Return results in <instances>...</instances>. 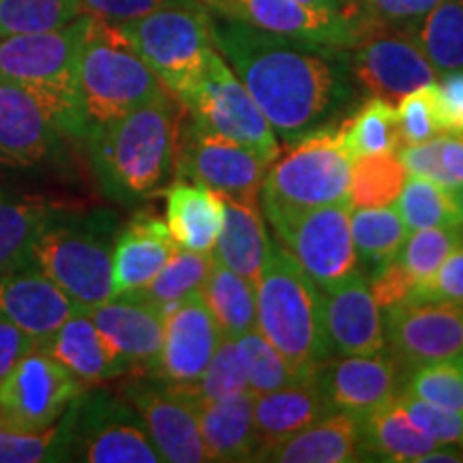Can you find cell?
I'll return each instance as SVG.
<instances>
[{
  "label": "cell",
  "mask_w": 463,
  "mask_h": 463,
  "mask_svg": "<svg viewBox=\"0 0 463 463\" xmlns=\"http://www.w3.org/2000/svg\"><path fill=\"white\" fill-rule=\"evenodd\" d=\"M213 43L283 142L328 125L354 97L347 50L297 42L211 14Z\"/></svg>",
  "instance_id": "cell-1"
},
{
  "label": "cell",
  "mask_w": 463,
  "mask_h": 463,
  "mask_svg": "<svg viewBox=\"0 0 463 463\" xmlns=\"http://www.w3.org/2000/svg\"><path fill=\"white\" fill-rule=\"evenodd\" d=\"M176 103L165 92L86 137L92 172L109 200H142L172 176L181 133Z\"/></svg>",
  "instance_id": "cell-2"
},
{
  "label": "cell",
  "mask_w": 463,
  "mask_h": 463,
  "mask_svg": "<svg viewBox=\"0 0 463 463\" xmlns=\"http://www.w3.org/2000/svg\"><path fill=\"white\" fill-rule=\"evenodd\" d=\"M256 311L258 331L300 380H309L317 364L333 354L324 333L320 288L273 239L256 288Z\"/></svg>",
  "instance_id": "cell-3"
},
{
  "label": "cell",
  "mask_w": 463,
  "mask_h": 463,
  "mask_svg": "<svg viewBox=\"0 0 463 463\" xmlns=\"http://www.w3.org/2000/svg\"><path fill=\"white\" fill-rule=\"evenodd\" d=\"M86 26L89 14H82L54 31L11 34L0 42V80L37 92L58 133L82 142L89 127L78 95V61Z\"/></svg>",
  "instance_id": "cell-4"
},
{
  "label": "cell",
  "mask_w": 463,
  "mask_h": 463,
  "mask_svg": "<svg viewBox=\"0 0 463 463\" xmlns=\"http://www.w3.org/2000/svg\"><path fill=\"white\" fill-rule=\"evenodd\" d=\"M112 213L56 208L33 245L31 264L50 277L82 309L114 297Z\"/></svg>",
  "instance_id": "cell-5"
},
{
  "label": "cell",
  "mask_w": 463,
  "mask_h": 463,
  "mask_svg": "<svg viewBox=\"0 0 463 463\" xmlns=\"http://www.w3.org/2000/svg\"><path fill=\"white\" fill-rule=\"evenodd\" d=\"M165 92L120 28L89 15L78 61V95L89 136Z\"/></svg>",
  "instance_id": "cell-6"
},
{
  "label": "cell",
  "mask_w": 463,
  "mask_h": 463,
  "mask_svg": "<svg viewBox=\"0 0 463 463\" xmlns=\"http://www.w3.org/2000/svg\"><path fill=\"white\" fill-rule=\"evenodd\" d=\"M164 89L183 103L198 84L213 43L211 9L202 0H172L116 24Z\"/></svg>",
  "instance_id": "cell-7"
},
{
  "label": "cell",
  "mask_w": 463,
  "mask_h": 463,
  "mask_svg": "<svg viewBox=\"0 0 463 463\" xmlns=\"http://www.w3.org/2000/svg\"><path fill=\"white\" fill-rule=\"evenodd\" d=\"M273 164L260 191L270 225L347 200L352 159L341 146L337 129H320L300 137Z\"/></svg>",
  "instance_id": "cell-8"
},
{
  "label": "cell",
  "mask_w": 463,
  "mask_h": 463,
  "mask_svg": "<svg viewBox=\"0 0 463 463\" xmlns=\"http://www.w3.org/2000/svg\"><path fill=\"white\" fill-rule=\"evenodd\" d=\"M69 425V461L159 463L140 414L112 391H82L65 412Z\"/></svg>",
  "instance_id": "cell-9"
},
{
  "label": "cell",
  "mask_w": 463,
  "mask_h": 463,
  "mask_svg": "<svg viewBox=\"0 0 463 463\" xmlns=\"http://www.w3.org/2000/svg\"><path fill=\"white\" fill-rule=\"evenodd\" d=\"M181 106L194 114L195 123L253 150L266 165L281 155L273 127L217 48L211 50L198 84Z\"/></svg>",
  "instance_id": "cell-10"
},
{
  "label": "cell",
  "mask_w": 463,
  "mask_h": 463,
  "mask_svg": "<svg viewBox=\"0 0 463 463\" xmlns=\"http://www.w3.org/2000/svg\"><path fill=\"white\" fill-rule=\"evenodd\" d=\"M350 202L311 208L273 223L283 247L297 258L300 269L320 289H328L358 273V256L352 241Z\"/></svg>",
  "instance_id": "cell-11"
},
{
  "label": "cell",
  "mask_w": 463,
  "mask_h": 463,
  "mask_svg": "<svg viewBox=\"0 0 463 463\" xmlns=\"http://www.w3.org/2000/svg\"><path fill=\"white\" fill-rule=\"evenodd\" d=\"M266 165L253 150L202 127L195 120L178 133L176 167L181 178L217 191L223 198L260 204Z\"/></svg>",
  "instance_id": "cell-12"
},
{
  "label": "cell",
  "mask_w": 463,
  "mask_h": 463,
  "mask_svg": "<svg viewBox=\"0 0 463 463\" xmlns=\"http://www.w3.org/2000/svg\"><path fill=\"white\" fill-rule=\"evenodd\" d=\"M84 386L42 347H34L0 380V427L43 431L54 425Z\"/></svg>",
  "instance_id": "cell-13"
},
{
  "label": "cell",
  "mask_w": 463,
  "mask_h": 463,
  "mask_svg": "<svg viewBox=\"0 0 463 463\" xmlns=\"http://www.w3.org/2000/svg\"><path fill=\"white\" fill-rule=\"evenodd\" d=\"M208 9L247 22L260 31L281 34L335 50H352L364 31V15L356 11H331L298 0H204Z\"/></svg>",
  "instance_id": "cell-14"
},
{
  "label": "cell",
  "mask_w": 463,
  "mask_h": 463,
  "mask_svg": "<svg viewBox=\"0 0 463 463\" xmlns=\"http://www.w3.org/2000/svg\"><path fill=\"white\" fill-rule=\"evenodd\" d=\"M386 350L405 375L463 354V303L408 300L386 309Z\"/></svg>",
  "instance_id": "cell-15"
},
{
  "label": "cell",
  "mask_w": 463,
  "mask_h": 463,
  "mask_svg": "<svg viewBox=\"0 0 463 463\" xmlns=\"http://www.w3.org/2000/svg\"><path fill=\"white\" fill-rule=\"evenodd\" d=\"M364 31L350 52V69L372 97L399 101L420 86L438 82V71L412 33L375 26L364 17Z\"/></svg>",
  "instance_id": "cell-16"
},
{
  "label": "cell",
  "mask_w": 463,
  "mask_h": 463,
  "mask_svg": "<svg viewBox=\"0 0 463 463\" xmlns=\"http://www.w3.org/2000/svg\"><path fill=\"white\" fill-rule=\"evenodd\" d=\"M120 395L140 414L161 459L170 463L208 461L194 405L181 386L137 375L125 382Z\"/></svg>",
  "instance_id": "cell-17"
},
{
  "label": "cell",
  "mask_w": 463,
  "mask_h": 463,
  "mask_svg": "<svg viewBox=\"0 0 463 463\" xmlns=\"http://www.w3.org/2000/svg\"><path fill=\"white\" fill-rule=\"evenodd\" d=\"M223 335L208 309L202 289L165 311L164 345L155 378L189 386L200 380L222 344Z\"/></svg>",
  "instance_id": "cell-18"
},
{
  "label": "cell",
  "mask_w": 463,
  "mask_h": 463,
  "mask_svg": "<svg viewBox=\"0 0 463 463\" xmlns=\"http://www.w3.org/2000/svg\"><path fill=\"white\" fill-rule=\"evenodd\" d=\"M311 378L333 412H347L356 419L391 402L402 386V372L386 350L373 356H328Z\"/></svg>",
  "instance_id": "cell-19"
},
{
  "label": "cell",
  "mask_w": 463,
  "mask_h": 463,
  "mask_svg": "<svg viewBox=\"0 0 463 463\" xmlns=\"http://www.w3.org/2000/svg\"><path fill=\"white\" fill-rule=\"evenodd\" d=\"M322 322L331 352L341 356H373L386 350L384 316L363 270L337 286L320 289Z\"/></svg>",
  "instance_id": "cell-20"
},
{
  "label": "cell",
  "mask_w": 463,
  "mask_h": 463,
  "mask_svg": "<svg viewBox=\"0 0 463 463\" xmlns=\"http://www.w3.org/2000/svg\"><path fill=\"white\" fill-rule=\"evenodd\" d=\"M86 311L103 337L129 363L131 372L155 375L165 328V311L161 307L125 292Z\"/></svg>",
  "instance_id": "cell-21"
},
{
  "label": "cell",
  "mask_w": 463,
  "mask_h": 463,
  "mask_svg": "<svg viewBox=\"0 0 463 463\" xmlns=\"http://www.w3.org/2000/svg\"><path fill=\"white\" fill-rule=\"evenodd\" d=\"M61 133L42 97L28 86L0 80V161L31 167L54 153Z\"/></svg>",
  "instance_id": "cell-22"
},
{
  "label": "cell",
  "mask_w": 463,
  "mask_h": 463,
  "mask_svg": "<svg viewBox=\"0 0 463 463\" xmlns=\"http://www.w3.org/2000/svg\"><path fill=\"white\" fill-rule=\"evenodd\" d=\"M78 311L82 307L33 264L0 277V317L31 335L37 345Z\"/></svg>",
  "instance_id": "cell-23"
},
{
  "label": "cell",
  "mask_w": 463,
  "mask_h": 463,
  "mask_svg": "<svg viewBox=\"0 0 463 463\" xmlns=\"http://www.w3.org/2000/svg\"><path fill=\"white\" fill-rule=\"evenodd\" d=\"M37 347L56 358L84 389L131 372L129 363L103 337L86 309L73 314Z\"/></svg>",
  "instance_id": "cell-24"
},
{
  "label": "cell",
  "mask_w": 463,
  "mask_h": 463,
  "mask_svg": "<svg viewBox=\"0 0 463 463\" xmlns=\"http://www.w3.org/2000/svg\"><path fill=\"white\" fill-rule=\"evenodd\" d=\"M176 247V241L172 239L165 222L150 213H140L137 217H133L114 239V292H136V289L148 286L155 275L164 269Z\"/></svg>",
  "instance_id": "cell-25"
},
{
  "label": "cell",
  "mask_w": 463,
  "mask_h": 463,
  "mask_svg": "<svg viewBox=\"0 0 463 463\" xmlns=\"http://www.w3.org/2000/svg\"><path fill=\"white\" fill-rule=\"evenodd\" d=\"M331 412V405L326 403L314 378L256 395L253 397V422H256L260 438L256 461H260L266 450L281 444L283 439L297 436L298 431L307 430Z\"/></svg>",
  "instance_id": "cell-26"
},
{
  "label": "cell",
  "mask_w": 463,
  "mask_h": 463,
  "mask_svg": "<svg viewBox=\"0 0 463 463\" xmlns=\"http://www.w3.org/2000/svg\"><path fill=\"white\" fill-rule=\"evenodd\" d=\"M191 405L208 461H256L260 438L253 422L251 392L219 402H191Z\"/></svg>",
  "instance_id": "cell-27"
},
{
  "label": "cell",
  "mask_w": 463,
  "mask_h": 463,
  "mask_svg": "<svg viewBox=\"0 0 463 463\" xmlns=\"http://www.w3.org/2000/svg\"><path fill=\"white\" fill-rule=\"evenodd\" d=\"M361 419L347 412H331L297 436L283 439L260 457L279 463H347L363 459Z\"/></svg>",
  "instance_id": "cell-28"
},
{
  "label": "cell",
  "mask_w": 463,
  "mask_h": 463,
  "mask_svg": "<svg viewBox=\"0 0 463 463\" xmlns=\"http://www.w3.org/2000/svg\"><path fill=\"white\" fill-rule=\"evenodd\" d=\"M165 225L178 247L213 253L223 228V195L181 178L165 191Z\"/></svg>",
  "instance_id": "cell-29"
},
{
  "label": "cell",
  "mask_w": 463,
  "mask_h": 463,
  "mask_svg": "<svg viewBox=\"0 0 463 463\" xmlns=\"http://www.w3.org/2000/svg\"><path fill=\"white\" fill-rule=\"evenodd\" d=\"M269 247L260 204L223 198V228L213 247V258L258 288Z\"/></svg>",
  "instance_id": "cell-30"
},
{
  "label": "cell",
  "mask_w": 463,
  "mask_h": 463,
  "mask_svg": "<svg viewBox=\"0 0 463 463\" xmlns=\"http://www.w3.org/2000/svg\"><path fill=\"white\" fill-rule=\"evenodd\" d=\"M361 427L363 453L367 450L384 461L419 463L422 455L439 447L416 430L395 397L361 419Z\"/></svg>",
  "instance_id": "cell-31"
},
{
  "label": "cell",
  "mask_w": 463,
  "mask_h": 463,
  "mask_svg": "<svg viewBox=\"0 0 463 463\" xmlns=\"http://www.w3.org/2000/svg\"><path fill=\"white\" fill-rule=\"evenodd\" d=\"M56 208L43 200L0 191V277L31 266L34 241Z\"/></svg>",
  "instance_id": "cell-32"
},
{
  "label": "cell",
  "mask_w": 463,
  "mask_h": 463,
  "mask_svg": "<svg viewBox=\"0 0 463 463\" xmlns=\"http://www.w3.org/2000/svg\"><path fill=\"white\" fill-rule=\"evenodd\" d=\"M202 294L225 339H239L258 326L256 288L215 258L202 286Z\"/></svg>",
  "instance_id": "cell-33"
},
{
  "label": "cell",
  "mask_w": 463,
  "mask_h": 463,
  "mask_svg": "<svg viewBox=\"0 0 463 463\" xmlns=\"http://www.w3.org/2000/svg\"><path fill=\"white\" fill-rule=\"evenodd\" d=\"M337 133L341 146L352 161L402 148L397 108L382 97L364 101L361 109L339 127Z\"/></svg>",
  "instance_id": "cell-34"
},
{
  "label": "cell",
  "mask_w": 463,
  "mask_h": 463,
  "mask_svg": "<svg viewBox=\"0 0 463 463\" xmlns=\"http://www.w3.org/2000/svg\"><path fill=\"white\" fill-rule=\"evenodd\" d=\"M350 225L356 256L369 266V275L380 266L392 262L410 234L397 206L392 204L380 208H352Z\"/></svg>",
  "instance_id": "cell-35"
},
{
  "label": "cell",
  "mask_w": 463,
  "mask_h": 463,
  "mask_svg": "<svg viewBox=\"0 0 463 463\" xmlns=\"http://www.w3.org/2000/svg\"><path fill=\"white\" fill-rule=\"evenodd\" d=\"M412 37L438 75L463 71V0H439Z\"/></svg>",
  "instance_id": "cell-36"
},
{
  "label": "cell",
  "mask_w": 463,
  "mask_h": 463,
  "mask_svg": "<svg viewBox=\"0 0 463 463\" xmlns=\"http://www.w3.org/2000/svg\"><path fill=\"white\" fill-rule=\"evenodd\" d=\"M408 172L397 150L375 153L352 161L347 202L352 208H380L395 204Z\"/></svg>",
  "instance_id": "cell-37"
},
{
  "label": "cell",
  "mask_w": 463,
  "mask_h": 463,
  "mask_svg": "<svg viewBox=\"0 0 463 463\" xmlns=\"http://www.w3.org/2000/svg\"><path fill=\"white\" fill-rule=\"evenodd\" d=\"M397 211L408 232L427 228H457V206L453 189L430 178L408 174L402 194L397 198Z\"/></svg>",
  "instance_id": "cell-38"
},
{
  "label": "cell",
  "mask_w": 463,
  "mask_h": 463,
  "mask_svg": "<svg viewBox=\"0 0 463 463\" xmlns=\"http://www.w3.org/2000/svg\"><path fill=\"white\" fill-rule=\"evenodd\" d=\"M211 266L213 253H198L176 247L164 269L155 275V279L133 294L167 311L170 307L181 303L184 297H189L191 292L202 289Z\"/></svg>",
  "instance_id": "cell-39"
},
{
  "label": "cell",
  "mask_w": 463,
  "mask_h": 463,
  "mask_svg": "<svg viewBox=\"0 0 463 463\" xmlns=\"http://www.w3.org/2000/svg\"><path fill=\"white\" fill-rule=\"evenodd\" d=\"M461 241L463 232L459 228H427L408 234L397 260L402 262L405 273L412 277L416 286L414 298L427 288V283L438 273L439 264Z\"/></svg>",
  "instance_id": "cell-40"
},
{
  "label": "cell",
  "mask_w": 463,
  "mask_h": 463,
  "mask_svg": "<svg viewBox=\"0 0 463 463\" xmlns=\"http://www.w3.org/2000/svg\"><path fill=\"white\" fill-rule=\"evenodd\" d=\"M234 341L247 373L249 392L253 397L300 382L298 375L289 369V364L283 361V356L275 350L273 344L258 331V326Z\"/></svg>",
  "instance_id": "cell-41"
},
{
  "label": "cell",
  "mask_w": 463,
  "mask_h": 463,
  "mask_svg": "<svg viewBox=\"0 0 463 463\" xmlns=\"http://www.w3.org/2000/svg\"><path fill=\"white\" fill-rule=\"evenodd\" d=\"M78 15L80 0H0V39L54 31Z\"/></svg>",
  "instance_id": "cell-42"
},
{
  "label": "cell",
  "mask_w": 463,
  "mask_h": 463,
  "mask_svg": "<svg viewBox=\"0 0 463 463\" xmlns=\"http://www.w3.org/2000/svg\"><path fill=\"white\" fill-rule=\"evenodd\" d=\"M402 386L405 395L463 414V354L412 369Z\"/></svg>",
  "instance_id": "cell-43"
},
{
  "label": "cell",
  "mask_w": 463,
  "mask_h": 463,
  "mask_svg": "<svg viewBox=\"0 0 463 463\" xmlns=\"http://www.w3.org/2000/svg\"><path fill=\"white\" fill-rule=\"evenodd\" d=\"M69 461V425L65 414L43 431H14L0 427V463Z\"/></svg>",
  "instance_id": "cell-44"
},
{
  "label": "cell",
  "mask_w": 463,
  "mask_h": 463,
  "mask_svg": "<svg viewBox=\"0 0 463 463\" xmlns=\"http://www.w3.org/2000/svg\"><path fill=\"white\" fill-rule=\"evenodd\" d=\"M181 389L191 402H219V399L247 392V373L242 367L236 341L223 337L200 380L195 384L181 386Z\"/></svg>",
  "instance_id": "cell-45"
},
{
  "label": "cell",
  "mask_w": 463,
  "mask_h": 463,
  "mask_svg": "<svg viewBox=\"0 0 463 463\" xmlns=\"http://www.w3.org/2000/svg\"><path fill=\"white\" fill-rule=\"evenodd\" d=\"M399 133H402V146L420 144L433 137L444 136L439 129L438 109H436V82L420 86L397 101Z\"/></svg>",
  "instance_id": "cell-46"
},
{
  "label": "cell",
  "mask_w": 463,
  "mask_h": 463,
  "mask_svg": "<svg viewBox=\"0 0 463 463\" xmlns=\"http://www.w3.org/2000/svg\"><path fill=\"white\" fill-rule=\"evenodd\" d=\"M395 402L402 405V410L408 414V419L420 433L433 442L444 447V444H455L463 447V414L455 410L442 408V405L427 403L422 399L410 397L399 391Z\"/></svg>",
  "instance_id": "cell-47"
},
{
  "label": "cell",
  "mask_w": 463,
  "mask_h": 463,
  "mask_svg": "<svg viewBox=\"0 0 463 463\" xmlns=\"http://www.w3.org/2000/svg\"><path fill=\"white\" fill-rule=\"evenodd\" d=\"M439 0H361V11L375 26L412 33Z\"/></svg>",
  "instance_id": "cell-48"
},
{
  "label": "cell",
  "mask_w": 463,
  "mask_h": 463,
  "mask_svg": "<svg viewBox=\"0 0 463 463\" xmlns=\"http://www.w3.org/2000/svg\"><path fill=\"white\" fill-rule=\"evenodd\" d=\"M442 142L444 136H438L433 137V140L402 146L397 150V155L408 174L430 178V181H436L439 184H444V187L455 189L457 183L442 164Z\"/></svg>",
  "instance_id": "cell-49"
},
{
  "label": "cell",
  "mask_w": 463,
  "mask_h": 463,
  "mask_svg": "<svg viewBox=\"0 0 463 463\" xmlns=\"http://www.w3.org/2000/svg\"><path fill=\"white\" fill-rule=\"evenodd\" d=\"M367 281L375 303H378L382 309H391V307H395L399 303H408V300H412L416 294L412 277L405 273V269L397 258L392 260V262L375 269Z\"/></svg>",
  "instance_id": "cell-50"
},
{
  "label": "cell",
  "mask_w": 463,
  "mask_h": 463,
  "mask_svg": "<svg viewBox=\"0 0 463 463\" xmlns=\"http://www.w3.org/2000/svg\"><path fill=\"white\" fill-rule=\"evenodd\" d=\"M436 82V109L444 136L463 140V71L439 75Z\"/></svg>",
  "instance_id": "cell-51"
},
{
  "label": "cell",
  "mask_w": 463,
  "mask_h": 463,
  "mask_svg": "<svg viewBox=\"0 0 463 463\" xmlns=\"http://www.w3.org/2000/svg\"><path fill=\"white\" fill-rule=\"evenodd\" d=\"M414 300H453L463 303V241L439 264L438 273Z\"/></svg>",
  "instance_id": "cell-52"
},
{
  "label": "cell",
  "mask_w": 463,
  "mask_h": 463,
  "mask_svg": "<svg viewBox=\"0 0 463 463\" xmlns=\"http://www.w3.org/2000/svg\"><path fill=\"white\" fill-rule=\"evenodd\" d=\"M165 3H172V0H80V9L82 14L99 17L109 24H125V22L159 9Z\"/></svg>",
  "instance_id": "cell-53"
},
{
  "label": "cell",
  "mask_w": 463,
  "mask_h": 463,
  "mask_svg": "<svg viewBox=\"0 0 463 463\" xmlns=\"http://www.w3.org/2000/svg\"><path fill=\"white\" fill-rule=\"evenodd\" d=\"M34 347H37V341L31 335L0 317V380Z\"/></svg>",
  "instance_id": "cell-54"
},
{
  "label": "cell",
  "mask_w": 463,
  "mask_h": 463,
  "mask_svg": "<svg viewBox=\"0 0 463 463\" xmlns=\"http://www.w3.org/2000/svg\"><path fill=\"white\" fill-rule=\"evenodd\" d=\"M442 164L447 167L450 176H453L457 187L463 184V140H459V137L444 136Z\"/></svg>",
  "instance_id": "cell-55"
},
{
  "label": "cell",
  "mask_w": 463,
  "mask_h": 463,
  "mask_svg": "<svg viewBox=\"0 0 463 463\" xmlns=\"http://www.w3.org/2000/svg\"><path fill=\"white\" fill-rule=\"evenodd\" d=\"M461 461H463V453L459 449H455V444H444V447L433 449L419 459V463H461Z\"/></svg>",
  "instance_id": "cell-56"
},
{
  "label": "cell",
  "mask_w": 463,
  "mask_h": 463,
  "mask_svg": "<svg viewBox=\"0 0 463 463\" xmlns=\"http://www.w3.org/2000/svg\"><path fill=\"white\" fill-rule=\"evenodd\" d=\"M298 3L309 5V7H320V9H331V11H356V9H361V5L350 3V0H298Z\"/></svg>",
  "instance_id": "cell-57"
},
{
  "label": "cell",
  "mask_w": 463,
  "mask_h": 463,
  "mask_svg": "<svg viewBox=\"0 0 463 463\" xmlns=\"http://www.w3.org/2000/svg\"><path fill=\"white\" fill-rule=\"evenodd\" d=\"M453 198L457 206V228L463 232V184L453 189Z\"/></svg>",
  "instance_id": "cell-58"
},
{
  "label": "cell",
  "mask_w": 463,
  "mask_h": 463,
  "mask_svg": "<svg viewBox=\"0 0 463 463\" xmlns=\"http://www.w3.org/2000/svg\"><path fill=\"white\" fill-rule=\"evenodd\" d=\"M350 3H356V5H361V0H350Z\"/></svg>",
  "instance_id": "cell-59"
}]
</instances>
